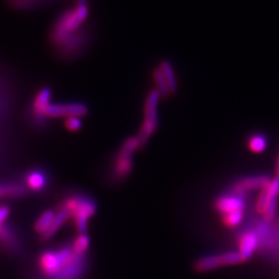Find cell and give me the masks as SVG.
Returning <instances> with one entry per match:
<instances>
[{
    "instance_id": "6da1fadb",
    "label": "cell",
    "mask_w": 279,
    "mask_h": 279,
    "mask_svg": "<svg viewBox=\"0 0 279 279\" xmlns=\"http://www.w3.org/2000/svg\"><path fill=\"white\" fill-rule=\"evenodd\" d=\"M63 211L75 217L76 229L80 235L85 234L87 231L88 219L96 212V204L82 195H74L67 199L62 206Z\"/></svg>"
},
{
    "instance_id": "7a4b0ae2",
    "label": "cell",
    "mask_w": 279,
    "mask_h": 279,
    "mask_svg": "<svg viewBox=\"0 0 279 279\" xmlns=\"http://www.w3.org/2000/svg\"><path fill=\"white\" fill-rule=\"evenodd\" d=\"M159 92L155 89L152 90L145 103V112H144V122L142 124L141 129L138 131V134L136 135L138 146H144L152 133L156 130L158 125V115H157V109H158V102L160 98Z\"/></svg>"
},
{
    "instance_id": "3957f363",
    "label": "cell",
    "mask_w": 279,
    "mask_h": 279,
    "mask_svg": "<svg viewBox=\"0 0 279 279\" xmlns=\"http://www.w3.org/2000/svg\"><path fill=\"white\" fill-rule=\"evenodd\" d=\"M74 258L75 254L71 247H63L58 251H46L40 258V267L47 275H57Z\"/></svg>"
},
{
    "instance_id": "277c9868",
    "label": "cell",
    "mask_w": 279,
    "mask_h": 279,
    "mask_svg": "<svg viewBox=\"0 0 279 279\" xmlns=\"http://www.w3.org/2000/svg\"><path fill=\"white\" fill-rule=\"evenodd\" d=\"M140 148L136 136L128 137L116 158V163L114 166V176L119 179H123L128 176L132 170V154L133 152Z\"/></svg>"
},
{
    "instance_id": "5b68a950",
    "label": "cell",
    "mask_w": 279,
    "mask_h": 279,
    "mask_svg": "<svg viewBox=\"0 0 279 279\" xmlns=\"http://www.w3.org/2000/svg\"><path fill=\"white\" fill-rule=\"evenodd\" d=\"M243 262L238 251H228V253L211 255L204 257L195 263V269L200 272L211 271L220 266H232Z\"/></svg>"
},
{
    "instance_id": "8992f818",
    "label": "cell",
    "mask_w": 279,
    "mask_h": 279,
    "mask_svg": "<svg viewBox=\"0 0 279 279\" xmlns=\"http://www.w3.org/2000/svg\"><path fill=\"white\" fill-rule=\"evenodd\" d=\"M88 113V108L84 103H65L53 104L51 103L44 112V117L60 118V117H83Z\"/></svg>"
},
{
    "instance_id": "52a82bcc",
    "label": "cell",
    "mask_w": 279,
    "mask_h": 279,
    "mask_svg": "<svg viewBox=\"0 0 279 279\" xmlns=\"http://www.w3.org/2000/svg\"><path fill=\"white\" fill-rule=\"evenodd\" d=\"M245 207V202L239 195L227 194L222 195L216 202L217 210L222 213V215L234 212V211H243Z\"/></svg>"
},
{
    "instance_id": "ba28073f",
    "label": "cell",
    "mask_w": 279,
    "mask_h": 279,
    "mask_svg": "<svg viewBox=\"0 0 279 279\" xmlns=\"http://www.w3.org/2000/svg\"><path fill=\"white\" fill-rule=\"evenodd\" d=\"M258 243H259L258 236L253 232L246 233L241 237L238 253L240 254L242 261H246L251 258V256L254 255L255 250L258 246Z\"/></svg>"
},
{
    "instance_id": "9c48e42d",
    "label": "cell",
    "mask_w": 279,
    "mask_h": 279,
    "mask_svg": "<svg viewBox=\"0 0 279 279\" xmlns=\"http://www.w3.org/2000/svg\"><path fill=\"white\" fill-rule=\"evenodd\" d=\"M51 97H52V92L50 88L44 87L39 91L33 101V110L38 117L44 118L45 110L51 104Z\"/></svg>"
},
{
    "instance_id": "30bf717a",
    "label": "cell",
    "mask_w": 279,
    "mask_h": 279,
    "mask_svg": "<svg viewBox=\"0 0 279 279\" xmlns=\"http://www.w3.org/2000/svg\"><path fill=\"white\" fill-rule=\"evenodd\" d=\"M270 178L264 175L247 177L241 180L238 187L240 190H254V189H263L270 183Z\"/></svg>"
},
{
    "instance_id": "8fae6325",
    "label": "cell",
    "mask_w": 279,
    "mask_h": 279,
    "mask_svg": "<svg viewBox=\"0 0 279 279\" xmlns=\"http://www.w3.org/2000/svg\"><path fill=\"white\" fill-rule=\"evenodd\" d=\"M159 69L161 71V73H162V75H163V77L166 81V84H167V87H169L170 93H175L177 91L178 84H177V79H176L175 72H174V68H173L172 64L169 61H162L160 63Z\"/></svg>"
},
{
    "instance_id": "7c38bea8",
    "label": "cell",
    "mask_w": 279,
    "mask_h": 279,
    "mask_svg": "<svg viewBox=\"0 0 279 279\" xmlns=\"http://www.w3.org/2000/svg\"><path fill=\"white\" fill-rule=\"evenodd\" d=\"M68 217H69L68 213H66L63 210H60L57 214L55 215V218L52 222V225L50 226V228L42 235V240L47 241L50 238H52L56 234V232H57L61 228V226L66 221V219Z\"/></svg>"
},
{
    "instance_id": "4fadbf2b",
    "label": "cell",
    "mask_w": 279,
    "mask_h": 279,
    "mask_svg": "<svg viewBox=\"0 0 279 279\" xmlns=\"http://www.w3.org/2000/svg\"><path fill=\"white\" fill-rule=\"evenodd\" d=\"M55 213L51 210H47L45 211L41 216L40 218L37 220L36 222V226H34V230L40 233V234H44L49 228L50 226L52 225V222L55 218Z\"/></svg>"
},
{
    "instance_id": "5bb4252c",
    "label": "cell",
    "mask_w": 279,
    "mask_h": 279,
    "mask_svg": "<svg viewBox=\"0 0 279 279\" xmlns=\"http://www.w3.org/2000/svg\"><path fill=\"white\" fill-rule=\"evenodd\" d=\"M267 145H268L267 137L263 134L253 135L249 138V142H248L249 149L256 153H260V152H263L264 150H266Z\"/></svg>"
},
{
    "instance_id": "9a60e30c",
    "label": "cell",
    "mask_w": 279,
    "mask_h": 279,
    "mask_svg": "<svg viewBox=\"0 0 279 279\" xmlns=\"http://www.w3.org/2000/svg\"><path fill=\"white\" fill-rule=\"evenodd\" d=\"M90 245V239L89 236L86 234H82L80 235L74 242L73 244V253L77 256H83L85 254V251L88 249Z\"/></svg>"
},
{
    "instance_id": "2e32d148",
    "label": "cell",
    "mask_w": 279,
    "mask_h": 279,
    "mask_svg": "<svg viewBox=\"0 0 279 279\" xmlns=\"http://www.w3.org/2000/svg\"><path fill=\"white\" fill-rule=\"evenodd\" d=\"M27 184L33 190H41L46 185V177L41 172H33L28 175Z\"/></svg>"
},
{
    "instance_id": "e0dca14e",
    "label": "cell",
    "mask_w": 279,
    "mask_h": 279,
    "mask_svg": "<svg viewBox=\"0 0 279 279\" xmlns=\"http://www.w3.org/2000/svg\"><path fill=\"white\" fill-rule=\"evenodd\" d=\"M154 80H155V83H156V85H157V91L159 92L160 96L161 97H166L167 95L170 94V90H169V87H167V84H166V81L161 73V71L158 68H156L154 71Z\"/></svg>"
},
{
    "instance_id": "ac0fdd59",
    "label": "cell",
    "mask_w": 279,
    "mask_h": 279,
    "mask_svg": "<svg viewBox=\"0 0 279 279\" xmlns=\"http://www.w3.org/2000/svg\"><path fill=\"white\" fill-rule=\"evenodd\" d=\"M223 222L228 227H237L243 220V211H234L222 215Z\"/></svg>"
},
{
    "instance_id": "d6986e66",
    "label": "cell",
    "mask_w": 279,
    "mask_h": 279,
    "mask_svg": "<svg viewBox=\"0 0 279 279\" xmlns=\"http://www.w3.org/2000/svg\"><path fill=\"white\" fill-rule=\"evenodd\" d=\"M0 240H2L5 244H7L9 247L15 248L17 245V243L14 239L13 233L7 227H0Z\"/></svg>"
},
{
    "instance_id": "ffe728a7",
    "label": "cell",
    "mask_w": 279,
    "mask_h": 279,
    "mask_svg": "<svg viewBox=\"0 0 279 279\" xmlns=\"http://www.w3.org/2000/svg\"><path fill=\"white\" fill-rule=\"evenodd\" d=\"M64 126L66 127V129L71 130V131H78L82 128L83 126V122L81 120V117H67L64 121Z\"/></svg>"
},
{
    "instance_id": "44dd1931",
    "label": "cell",
    "mask_w": 279,
    "mask_h": 279,
    "mask_svg": "<svg viewBox=\"0 0 279 279\" xmlns=\"http://www.w3.org/2000/svg\"><path fill=\"white\" fill-rule=\"evenodd\" d=\"M276 205H277L276 199H271L267 203V205H266V207L264 209V212H263V214L265 216V219L267 221H270V220H272L274 218L275 213H276Z\"/></svg>"
},
{
    "instance_id": "7402d4cb",
    "label": "cell",
    "mask_w": 279,
    "mask_h": 279,
    "mask_svg": "<svg viewBox=\"0 0 279 279\" xmlns=\"http://www.w3.org/2000/svg\"><path fill=\"white\" fill-rule=\"evenodd\" d=\"M10 214V209L8 207H0V225L6 220Z\"/></svg>"
},
{
    "instance_id": "603a6c76",
    "label": "cell",
    "mask_w": 279,
    "mask_h": 279,
    "mask_svg": "<svg viewBox=\"0 0 279 279\" xmlns=\"http://www.w3.org/2000/svg\"><path fill=\"white\" fill-rule=\"evenodd\" d=\"M0 197H9V185L0 186Z\"/></svg>"
},
{
    "instance_id": "cb8c5ba5",
    "label": "cell",
    "mask_w": 279,
    "mask_h": 279,
    "mask_svg": "<svg viewBox=\"0 0 279 279\" xmlns=\"http://www.w3.org/2000/svg\"><path fill=\"white\" fill-rule=\"evenodd\" d=\"M276 177L279 178V158H278L277 164H276Z\"/></svg>"
}]
</instances>
